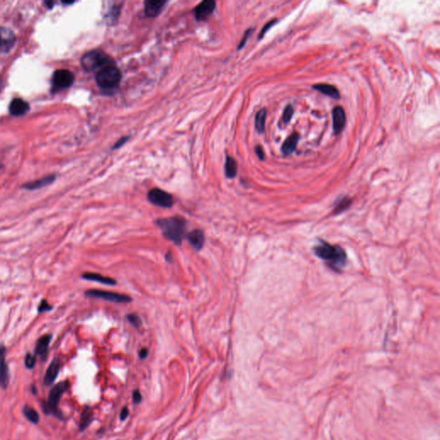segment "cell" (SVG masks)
<instances>
[{
  "label": "cell",
  "instance_id": "24",
  "mask_svg": "<svg viewBox=\"0 0 440 440\" xmlns=\"http://www.w3.org/2000/svg\"><path fill=\"white\" fill-rule=\"evenodd\" d=\"M266 109H261L257 115H256V129L259 133H263L265 130V123H266Z\"/></svg>",
  "mask_w": 440,
  "mask_h": 440
},
{
  "label": "cell",
  "instance_id": "22",
  "mask_svg": "<svg viewBox=\"0 0 440 440\" xmlns=\"http://www.w3.org/2000/svg\"><path fill=\"white\" fill-rule=\"evenodd\" d=\"M224 171H225V176L228 178L232 179V178L235 177L237 176V162L235 161V159L233 158L227 157L225 165H224Z\"/></svg>",
  "mask_w": 440,
  "mask_h": 440
},
{
  "label": "cell",
  "instance_id": "32",
  "mask_svg": "<svg viewBox=\"0 0 440 440\" xmlns=\"http://www.w3.org/2000/svg\"><path fill=\"white\" fill-rule=\"evenodd\" d=\"M276 23H277V20H272V21H271V22H269V23H266V25L263 27V30H262V31H261V33H260L259 40L262 39V38L264 37V35L266 34V31L269 30L270 28L273 26V25H274Z\"/></svg>",
  "mask_w": 440,
  "mask_h": 440
},
{
  "label": "cell",
  "instance_id": "16",
  "mask_svg": "<svg viewBox=\"0 0 440 440\" xmlns=\"http://www.w3.org/2000/svg\"><path fill=\"white\" fill-rule=\"evenodd\" d=\"M187 238L191 243V245L196 251H200L203 248L204 243H205V235H204L202 230H192L191 232L187 234Z\"/></svg>",
  "mask_w": 440,
  "mask_h": 440
},
{
  "label": "cell",
  "instance_id": "35",
  "mask_svg": "<svg viewBox=\"0 0 440 440\" xmlns=\"http://www.w3.org/2000/svg\"><path fill=\"white\" fill-rule=\"evenodd\" d=\"M128 139H129V137H123V138H120L118 141L115 143V145H114V147H113V149H115H115H118V148L121 147V146H122V145H123V144H124V143H125V142L127 141Z\"/></svg>",
  "mask_w": 440,
  "mask_h": 440
},
{
  "label": "cell",
  "instance_id": "7",
  "mask_svg": "<svg viewBox=\"0 0 440 440\" xmlns=\"http://www.w3.org/2000/svg\"><path fill=\"white\" fill-rule=\"evenodd\" d=\"M147 198L151 204L164 208H170L174 204L172 195L160 188H152L149 191Z\"/></svg>",
  "mask_w": 440,
  "mask_h": 440
},
{
  "label": "cell",
  "instance_id": "12",
  "mask_svg": "<svg viewBox=\"0 0 440 440\" xmlns=\"http://www.w3.org/2000/svg\"><path fill=\"white\" fill-rule=\"evenodd\" d=\"M333 124L335 134L341 133L343 129L345 128V110L341 106L335 107L333 110Z\"/></svg>",
  "mask_w": 440,
  "mask_h": 440
},
{
  "label": "cell",
  "instance_id": "9",
  "mask_svg": "<svg viewBox=\"0 0 440 440\" xmlns=\"http://www.w3.org/2000/svg\"><path fill=\"white\" fill-rule=\"evenodd\" d=\"M216 8V3L213 0H206L199 3L194 9V16L198 21H204L210 17Z\"/></svg>",
  "mask_w": 440,
  "mask_h": 440
},
{
  "label": "cell",
  "instance_id": "17",
  "mask_svg": "<svg viewBox=\"0 0 440 440\" xmlns=\"http://www.w3.org/2000/svg\"><path fill=\"white\" fill-rule=\"evenodd\" d=\"M51 340H52V335H45L42 336L37 343L36 355H38L43 359H46Z\"/></svg>",
  "mask_w": 440,
  "mask_h": 440
},
{
  "label": "cell",
  "instance_id": "38",
  "mask_svg": "<svg viewBox=\"0 0 440 440\" xmlns=\"http://www.w3.org/2000/svg\"><path fill=\"white\" fill-rule=\"evenodd\" d=\"M46 4L49 8H51V7H53V2H46Z\"/></svg>",
  "mask_w": 440,
  "mask_h": 440
},
{
  "label": "cell",
  "instance_id": "2",
  "mask_svg": "<svg viewBox=\"0 0 440 440\" xmlns=\"http://www.w3.org/2000/svg\"><path fill=\"white\" fill-rule=\"evenodd\" d=\"M156 223L167 239L177 245L181 244L187 229V221L184 218L175 216L159 219L156 221Z\"/></svg>",
  "mask_w": 440,
  "mask_h": 440
},
{
  "label": "cell",
  "instance_id": "5",
  "mask_svg": "<svg viewBox=\"0 0 440 440\" xmlns=\"http://www.w3.org/2000/svg\"><path fill=\"white\" fill-rule=\"evenodd\" d=\"M68 388L69 382L64 381L60 382L51 390L48 400L43 406V409L46 412V414H52L55 415L56 417L62 418V414L58 408V405L62 395L67 391Z\"/></svg>",
  "mask_w": 440,
  "mask_h": 440
},
{
  "label": "cell",
  "instance_id": "28",
  "mask_svg": "<svg viewBox=\"0 0 440 440\" xmlns=\"http://www.w3.org/2000/svg\"><path fill=\"white\" fill-rule=\"evenodd\" d=\"M129 322L131 323L132 325L134 326L135 328H139L142 325V321L140 317L138 315L135 314H129L128 316Z\"/></svg>",
  "mask_w": 440,
  "mask_h": 440
},
{
  "label": "cell",
  "instance_id": "20",
  "mask_svg": "<svg viewBox=\"0 0 440 440\" xmlns=\"http://www.w3.org/2000/svg\"><path fill=\"white\" fill-rule=\"evenodd\" d=\"M313 88H314L315 90H317V91L321 92L322 94H324V95H329L331 98H341V97H340L341 95H340L338 89H336L335 86L327 85V84H318V85H315V86H313Z\"/></svg>",
  "mask_w": 440,
  "mask_h": 440
},
{
  "label": "cell",
  "instance_id": "14",
  "mask_svg": "<svg viewBox=\"0 0 440 440\" xmlns=\"http://www.w3.org/2000/svg\"><path fill=\"white\" fill-rule=\"evenodd\" d=\"M59 370H60V362L58 358H54L53 361L51 362L49 367L47 368L45 375L44 382L46 386L53 385L56 378L59 375Z\"/></svg>",
  "mask_w": 440,
  "mask_h": 440
},
{
  "label": "cell",
  "instance_id": "31",
  "mask_svg": "<svg viewBox=\"0 0 440 440\" xmlns=\"http://www.w3.org/2000/svg\"><path fill=\"white\" fill-rule=\"evenodd\" d=\"M254 29H250V30H247L245 34H244V36H243V39L241 40V42H240L239 46H238V49H242L244 45L246 44V42L249 39V37H250V35L253 33Z\"/></svg>",
  "mask_w": 440,
  "mask_h": 440
},
{
  "label": "cell",
  "instance_id": "11",
  "mask_svg": "<svg viewBox=\"0 0 440 440\" xmlns=\"http://www.w3.org/2000/svg\"><path fill=\"white\" fill-rule=\"evenodd\" d=\"M6 349L4 346H0V386L3 389H6L10 381L9 368L7 365L5 358Z\"/></svg>",
  "mask_w": 440,
  "mask_h": 440
},
{
  "label": "cell",
  "instance_id": "25",
  "mask_svg": "<svg viewBox=\"0 0 440 440\" xmlns=\"http://www.w3.org/2000/svg\"><path fill=\"white\" fill-rule=\"evenodd\" d=\"M92 420H93V416H92L91 410L89 409V407H86V409L83 412L82 415H81L80 425H79L80 430H85L86 427H88L89 424L91 423Z\"/></svg>",
  "mask_w": 440,
  "mask_h": 440
},
{
  "label": "cell",
  "instance_id": "23",
  "mask_svg": "<svg viewBox=\"0 0 440 440\" xmlns=\"http://www.w3.org/2000/svg\"><path fill=\"white\" fill-rule=\"evenodd\" d=\"M351 204L352 200L350 198L342 197L341 199H339L338 201H336L335 204L334 214L336 215V214H342L344 211L349 209V207L351 206Z\"/></svg>",
  "mask_w": 440,
  "mask_h": 440
},
{
  "label": "cell",
  "instance_id": "29",
  "mask_svg": "<svg viewBox=\"0 0 440 440\" xmlns=\"http://www.w3.org/2000/svg\"><path fill=\"white\" fill-rule=\"evenodd\" d=\"M36 360H37L36 355L27 353L26 357H25V365H26V367L29 368V369H33L35 367V365H36Z\"/></svg>",
  "mask_w": 440,
  "mask_h": 440
},
{
  "label": "cell",
  "instance_id": "1",
  "mask_svg": "<svg viewBox=\"0 0 440 440\" xmlns=\"http://www.w3.org/2000/svg\"><path fill=\"white\" fill-rule=\"evenodd\" d=\"M313 251L319 259L322 260L330 269L336 273L342 272L348 263L345 250L338 244H332L324 240H318Z\"/></svg>",
  "mask_w": 440,
  "mask_h": 440
},
{
  "label": "cell",
  "instance_id": "18",
  "mask_svg": "<svg viewBox=\"0 0 440 440\" xmlns=\"http://www.w3.org/2000/svg\"><path fill=\"white\" fill-rule=\"evenodd\" d=\"M54 180H55V176L51 175V176H47L46 177L42 178V179H39V180H37V181H30L29 183L25 184L23 187L26 188L28 190H35V189L46 187L47 185L53 183Z\"/></svg>",
  "mask_w": 440,
  "mask_h": 440
},
{
  "label": "cell",
  "instance_id": "37",
  "mask_svg": "<svg viewBox=\"0 0 440 440\" xmlns=\"http://www.w3.org/2000/svg\"><path fill=\"white\" fill-rule=\"evenodd\" d=\"M138 355H139V357L141 358H145L147 357L148 355V350L146 349H143L139 351L138 352Z\"/></svg>",
  "mask_w": 440,
  "mask_h": 440
},
{
  "label": "cell",
  "instance_id": "4",
  "mask_svg": "<svg viewBox=\"0 0 440 440\" xmlns=\"http://www.w3.org/2000/svg\"><path fill=\"white\" fill-rule=\"evenodd\" d=\"M115 64V61L102 50H93L86 53L81 59V65L88 72H98L105 66Z\"/></svg>",
  "mask_w": 440,
  "mask_h": 440
},
{
  "label": "cell",
  "instance_id": "36",
  "mask_svg": "<svg viewBox=\"0 0 440 440\" xmlns=\"http://www.w3.org/2000/svg\"><path fill=\"white\" fill-rule=\"evenodd\" d=\"M128 416H129V409H128V407H123L122 412H121L120 418H121L122 421H125Z\"/></svg>",
  "mask_w": 440,
  "mask_h": 440
},
{
  "label": "cell",
  "instance_id": "8",
  "mask_svg": "<svg viewBox=\"0 0 440 440\" xmlns=\"http://www.w3.org/2000/svg\"><path fill=\"white\" fill-rule=\"evenodd\" d=\"M75 79V76L69 70L60 69L53 73V86L59 89H66L73 86Z\"/></svg>",
  "mask_w": 440,
  "mask_h": 440
},
{
  "label": "cell",
  "instance_id": "30",
  "mask_svg": "<svg viewBox=\"0 0 440 440\" xmlns=\"http://www.w3.org/2000/svg\"><path fill=\"white\" fill-rule=\"evenodd\" d=\"M52 309V306H50L48 302L43 299L42 302L40 303L39 307H38V312L39 313H43V312L48 311Z\"/></svg>",
  "mask_w": 440,
  "mask_h": 440
},
{
  "label": "cell",
  "instance_id": "6",
  "mask_svg": "<svg viewBox=\"0 0 440 440\" xmlns=\"http://www.w3.org/2000/svg\"><path fill=\"white\" fill-rule=\"evenodd\" d=\"M86 296L92 299H103L109 302L117 303V304H125L132 301V298L129 296L107 292L103 290H88L86 292Z\"/></svg>",
  "mask_w": 440,
  "mask_h": 440
},
{
  "label": "cell",
  "instance_id": "15",
  "mask_svg": "<svg viewBox=\"0 0 440 440\" xmlns=\"http://www.w3.org/2000/svg\"><path fill=\"white\" fill-rule=\"evenodd\" d=\"M9 109H10V114L14 116H21V115H25L27 112L29 111L30 105L23 99L16 98L10 102Z\"/></svg>",
  "mask_w": 440,
  "mask_h": 440
},
{
  "label": "cell",
  "instance_id": "26",
  "mask_svg": "<svg viewBox=\"0 0 440 440\" xmlns=\"http://www.w3.org/2000/svg\"><path fill=\"white\" fill-rule=\"evenodd\" d=\"M23 414L25 417L34 424H37L40 421V416L37 411L30 406H25L23 407Z\"/></svg>",
  "mask_w": 440,
  "mask_h": 440
},
{
  "label": "cell",
  "instance_id": "33",
  "mask_svg": "<svg viewBox=\"0 0 440 440\" xmlns=\"http://www.w3.org/2000/svg\"><path fill=\"white\" fill-rule=\"evenodd\" d=\"M132 399H133V402H134L135 404L140 403V401H141L142 400V396L141 394L139 393V391H133V393H132Z\"/></svg>",
  "mask_w": 440,
  "mask_h": 440
},
{
  "label": "cell",
  "instance_id": "3",
  "mask_svg": "<svg viewBox=\"0 0 440 440\" xmlns=\"http://www.w3.org/2000/svg\"><path fill=\"white\" fill-rule=\"evenodd\" d=\"M99 87L104 90H112L118 87L122 80V73L115 64L105 66L95 74Z\"/></svg>",
  "mask_w": 440,
  "mask_h": 440
},
{
  "label": "cell",
  "instance_id": "13",
  "mask_svg": "<svg viewBox=\"0 0 440 440\" xmlns=\"http://www.w3.org/2000/svg\"><path fill=\"white\" fill-rule=\"evenodd\" d=\"M165 3H166V1H161V0H147V1H145V15L149 17H157L161 12Z\"/></svg>",
  "mask_w": 440,
  "mask_h": 440
},
{
  "label": "cell",
  "instance_id": "21",
  "mask_svg": "<svg viewBox=\"0 0 440 440\" xmlns=\"http://www.w3.org/2000/svg\"><path fill=\"white\" fill-rule=\"evenodd\" d=\"M299 139V135L297 132H294V133H293L288 138H286V141L284 142L282 148H281L283 153L285 155L292 154L293 151H295Z\"/></svg>",
  "mask_w": 440,
  "mask_h": 440
},
{
  "label": "cell",
  "instance_id": "10",
  "mask_svg": "<svg viewBox=\"0 0 440 440\" xmlns=\"http://www.w3.org/2000/svg\"><path fill=\"white\" fill-rule=\"evenodd\" d=\"M16 37L12 30L6 28H0V52H9L15 44Z\"/></svg>",
  "mask_w": 440,
  "mask_h": 440
},
{
  "label": "cell",
  "instance_id": "34",
  "mask_svg": "<svg viewBox=\"0 0 440 440\" xmlns=\"http://www.w3.org/2000/svg\"><path fill=\"white\" fill-rule=\"evenodd\" d=\"M255 150H256V152H257L258 158H259L261 160H263V159H264V158H265V154H264V151H263V147H262V146H260V145H257Z\"/></svg>",
  "mask_w": 440,
  "mask_h": 440
},
{
  "label": "cell",
  "instance_id": "27",
  "mask_svg": "<svg viewBox=\"0 0 440 440\" xmlns=\"http://www.w3.org/2000/svg\"><path fill=\"white\" fill-rule=\"evenodd\" d=\"M293 113H294V110H293V106H287L286 109H285V110H284V113H283V122H284L285 124H287L288 122H291L292 117H293Z\"/></svg>",
  "mask_w": 440,
  "mask_h": 440
},
{
  "label": "cell",
  "instance_id": "19",
  "mask_svg": "<svg viewBox=\"0 0 440 440\" xmlns=\"http://www.w3.org/2000/svg\"><path fill=\"white\" fill-rule=\"evenodd\" d=\"M82 278L86 280L89 281H95V282L101 283L103 285H108V286H114L116 284L115 279L109 278V277H105V276L101 275L98 273H86L82 275Z\"/></svg>",
  "mask_w": 440,
  "mask_h": 440
}]
</instances>
